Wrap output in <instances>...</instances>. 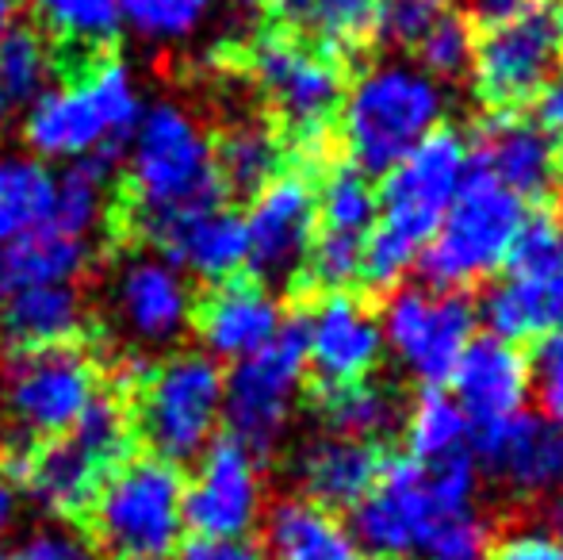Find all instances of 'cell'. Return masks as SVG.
Listing matches in <instances>:
<instances>
[{
	"mask_svg": "<svg viewBox=\"0 0 563 560\" xmlns=\"http://www.w3.org/2000/svg\"><path fill=\"white\" fill-rule=\"evenodd\" d=\"M54 173L31 154H0V250L51 227Z\"/></svg>",
	"mask_w": 563,
	"mask_h": 560,
	"instance_id": "29",
	"label": "cell"
},
{
	"mask_svg": "<svg viewBox=\"0 0 563 560\" xmlns=\"http://www.w3.org/2000/svg\"><path fill=\"white\" fill-rule=\"evenodd\" d=\"M467 177H472L467 139L452 128H438L384 173V185L376 188V231L391 234L395 242L422 257V246L433 239Z\"/></svg>",
	"mask_w": 563,
	"mask_h": 560,
	"instance_id": "12",
	"label": "cell"
},
{
	"mask_svg": "<svg viewBox=\"0 0 563 560\" xmlns=\"http://www.w3.org/2000/svg\"><path fill=\"white\" fill-rule=\"evenodd\" d=\"M142 92L119 58H97L77 81L46 89L27 105L23 142L38 162H115L139 128Z\"/></svg>",
	"mask_w": 563,
	"mask_h": 560,
	"instance_id": "4",
	"label": "cell"
},
{
	"mask_svg": "<svg viewBox=\"0 0 563 560\" xmlns=\"http://www.w3.org/2000/svg\"><path fill=\"white\" fill-rule=\"evenodd\" d=\"M66 438L77 441V446H81L104 472H112L115 464L126 461V449H131V441H134V430H131L126 411L115 404V399L97 396L89 404V411L77 419V426L66 433Z\"/></svg>",
	"mask_w": 563,
	"mask_h": 560,
	"instance_id": "39",
	"label": "cell"
},
{
	"mask_svg": "<svg viewBox=\"0 0 563 560\" xmlns=\"http://www.w3.org/2000/svg\"><path fill=\"white\" fill-rule=\"evenodd\" d=\"M12 560H100V553L92 549V541H85L77 530L69 526H38L27 538L15 546V553H8Z\"/></svg>",
	"mask_w": 563,
	"mask_h": 560,
	"instance_id": "44",
	"label": "cell"
},
{
	"mask_svg": "<svg viewBox=\"0 0 563 560\" xmlns=\"http://www.w3.org/2000/svg\"><path fill=\"white\" fill-rule=\"evenodd\" d=\"M384 358L407 381L422 388H441L452 376L460 353L475 338L479 315L464 292L438 288V284H399L387 292L376 311Z\"/></svg>",
	"mask_w": 563,
	"mask_h": 560,
	"instance_id": "7",
	"label": "cell"
},
{
	"mask_svg": "<svg viewBox=\"0 0 563 560\" xmlns=\"http://www.w3.org/2000/svg\"><path fill=\"white\" fill-rule=\"evenodd\" d=\"M54 77V51L43 39V31L20 28L15 23L0 39V92L8 105H31L51 89Z\"/></svg>",
	"mask_w": 563,
	"mask_h": 560,
	"instance_id": "36",
	"label": "cell"
},
{
	"mask_svg": "<svg viewBox=\"0 0 563 560\" xmlns=\"http://www.w3.org/2000/svg\"><path fill=\"white\" fill-rule=\"evenodd\" d=\"M384 472L376 441L345 438V433H314L291 461L299 495L322 510H353Z\"/></svg>",
	"mask_w": 563,
	"mask_h": 560,
	"instance_id": "24",
	"label": "cell"
},
{
	"mask_svg": "<svg viewBox=\"0 0 563 560\" xmlns=\"http://www.w3.org/2000/svg\"><path fill=\"white\" fill-rule=\"evenodd\" d=\"M265 560H376L368 557L334 510L307 503L303 495L280 499L265 515Z\"/></svg>",
	"mask_w": 563,
	"mask_h": 560,
	"instance_id": "26",
	"label": "cell"
},
{
	"mask_svg": "<svg viewBox=\"0 0 563 560\" xmlns=\"http://www.w3.org/2000/svg\"><path fill=\"white\" fill-rule=\"evenodd\" d=\"M173 560H265V549L250 538H192Z\"/></svg>",
	"mask_w": 563,
	"mask_h": 560,
	"instance_id": "46",
	"label": "cell"
},
{
	"mask_svg": "<svg viewBox=\"0 0 563 560\" xmlns=\"http://www.w3.org/2000/svg\"><path fill=\"white\" fill-rule=\"evenodd\" d=\"M284 307L276 292L261 281H238L230 277L208 292L196 307V334L211 361H242L250 353L265 350L276 334L284 330Z\"/></svg>",
	"mask_w": 563,
	"mask_h": 560,
	"instance_id": "22",
	"label": "cell"
},
{
	"mask_svg": "<svg viewBox=\"0 0 563 560\" xmlns=\"http://www.w3.org/2000/svg\"><path fill=\"white\" fill-rule=\"evenodd\" d=\"M472 457L514 499H556L563 492V426L544 415L518 411L479 426Z\"/></svg>",
	"mask_w": 563,
	"mask_h": 560,
	"instance_id": "18",
	"label": "cell"
},
{
	"mask_svg": "<svg viewBox=\"0 0 563 560\" xmlns=\"http://www.w3.org/2000/svg\"><path fill=\"white\" fill-rule=\"evenodd\" d=\"M15 28V0H0V39Z\"/></svg>",
	"mask_w": 563,
	"mask_h": 560,
	"instance_id": "50",
	"label": "cell"
},
{
	"mask_svg": "<svg viewBox=\"0 0 563 560\" xmlns=\"http://www.w3.org/2000/svg\"><path fill=\"white\" fill-rule=\"evenodd\" d=\"M449 12L452 0H376L372 31L391 46H415Z\"/></svg>",
	"mask_w": 563,
	"mask_h": 560,
	"instance_id": "41",
	"label": "cell"
},
{
	"mask_svg": "<svg viewBox=\"0 0 563 560\" xmlns=\"http://www.w3.org/2000/svg\"><path fill=\"white\" fill-rule=\"evenodd\" d=\"M307 281L327 292H345L361 281V239H341V234H319L303 265Z\"/></svg>",
	"mask_w": 563,
	"mask_h": 560,
	"instance_id": "42",
	"label": "cell"
},
{
	"mask_svg": "<svg viewBox=\"0 0 563 560\" xmlns=\"http://www.w3.org/2000/svg\"><path fill=\"white\" fill-rule=\"evenodd\" d=\"M552 23H556V35H560V46H563V0H556V12H552Z\"/></svg>",
	"mask_w": 563,
	"mask_h": 560,
	"instance_id": "52",
	"label": "cell"
},
{
	"mask_svg": "<svg viewBox=\"0 0 563 560\" xmlns=\"http://www.w3.org/2000/svg\"><path fill=\"white\" fill-rule=\"evenodd\" d=\"M284 157L288 146L276 135V128H268L265 120H242L219 139L216 146V165L219 180L230 193H261L268 180H276L284 173Z\"/></svg>",
	"mask_w": 563,
	"mask_h": 560,
	"instance_id": "32",
	"label": "cell"
},
{
	"mask_svg": "<svg viewBox=\"0 0 563 560\" xmlns=\"http://www.w3.org/2000/svg\"><path fill=\"white\" fill-rule=\"evenodd\" d=\"M245 223V265L261 284L296 281L319 239L314 185L303 173H280L261 193H253Z\"/></svg>",
	"mask_w": 563,
	"mask_h": 560,
	"instance_id": "15",
	"label": "cell"
},
{
	"mask_svg": "<svg viewBox=\"0 0 563 560\" xmlns=\"http://www.w3.org/2000/svg\"><path fill=\"white\" fill-rule=\"evenodd\" d=\"M303 381L307 358L296 319L284 322V330L265 350L234 361V369L223 373V422L230 441L250 449L257 461L276 453L288 438L291 419H296Z\"/></svg>",
	"mask_w": 563,
	"mask_h": 560,
	"instance_id": "10",
	"label": "cell"
},
{
	"mask_svg": "<svg viewBox=\"0 0 563 560\" xmlns=\"http://www.w3.org/2000/svg\"><path fill=\"white\" fill-rule=\"evenodd\" d=\"M526 200L472 169L433 239L422 246V277L438 288L464 292L506 270L526 227Z\"/></svg>",
	"mask_w": 563,
	"mask_h": 560,
	"instance_id": "6",
	"label": "cell"
},
{
	"mask_svg": "<svg viewBox=\"0 0 563 560\" xmlns=\"http://www.w3.org/2000/svg\"><path fill=\"white\" fill-rule=\"evenodd\" d=\"M319 419L330 433L345 438L379 441L399 430L402 404L391 384H379L376 376L353 384H330L319 392Z\"/></svg>",
	"mask_w": 563,
	"mask_h": 560,
	"instance_id": "30",
	"label": "cell"
},
{
	"mask_svg": "<svg viewBox=\"0 0 563 560\" xmlns=\"http://www.w3.org/2000/svg\"><path fill=\"white\" fill-rule=\"evenodd\" d=\"M223 426V369L203 350L173 353L142 376L139 433L162 461H196Z\"/></svg>",
	"mask_w": 563,
	"mask_h": 560,
	"instance_id": "9",
	"label": "cell"
},
{
	"mask_svg": "<svg viewBox=\"0 0 563 560\" xmlns=\"http://www.w3.org/2000/svg\"><path fill=\"white\" fill-rule=\"evenodd\" d=\"M223 193L216 142L200 120L173 100L150 105L131 135V200L142 239H154L192 211L216 208Z\"/></svg>",
	"mask_w": 563,
	"mask_h": 560,
	"instance_id": "2",
	"label": "cell"
},
{
	"mask_svg": "<svg viewBox=\"0 0 563 560\" xmlns=\"http://www.w3.org/2000/svg\"><path fill=\"white\" fill-rule=\"evenodd\" d=\"M487 560H563V541L549 526H514L506 538H498L490 546Z\"/></svg>",
	"mask_w": 563,
	"mask_h": 560,
	"instance_id": "45",
	"label": "cell"
},
{
	"mask_svg": "<svg viewBox=\"0 0 563 560\" xmlns=\"http://www.w3.org/2000/svg\"><path fill=\"white\" fill-rule=\"evenodd\" d=\"M245 66L261 97L288 123L291 142L307 154H319L327 146L330 116L338 112L345 92V77L334 54L303 43L291 31H265L253 39Z\"/></svg>",
	"mask_w": 563,
	"mask_h": 560,
	"instance_id": "11",
	"label": "cell"
},
{
	"mask_svg": "<svg viewBox=\"0 0 563 560\" xmlns=\"http://www.w3.org/2000/svg\"><path fill=\"white\" fill-rule=\"evenodd\" d=\"M291 35L314 39L327 54L356 51L372 35L376 0H268Z\"/></svg>",
	"mask_w": 563,
	"mask_h": 560,
	"instance_id": "33",
	"label": "cell"
},
{
	"mask_svg": "<svg viewBox=\"0 0 563 560\" xmlns=\"http://www.w3.org/2000/svg\"><path fill=\"white\" fill-rule=\"evenodd\" d=\"M112 319L131 342L173 345L192 330L196 296L188 273H180L162 254H131L115 265L108 288Z\"/></svg>",
	"mask_w": 563,
	"mask_h": 560,
	"instance_id": "17",
	"label": "cell"
},
{
	"mask_svg": "<svg viewBox=\"0 0 563 560\" xmlns=\"http://www.w3.org/2000/svg\"><path fill=\"white\" fill-rule=\"evenodd\" d=\"M549 530L563 541V492L552 499V526H549Z\"/></svg>",
	"mask_w": 563,
	"mask_h": 560,
	"instance_id": "51",
	"label": "cell"
},
{
	"mask_svg": "<svg viewBox=\"0 0 563 560\" xmlns=\"http://www.w3.org/2000/svg\"><path fill=\"white\" fill-rule=\"evenodd\" d=\"M119 23L146 43H180L208 23L219 0H115Z\"/></svg>",
	"mask_w": 563,
	"mask_h": 560,
	"instance_id": "38",
	"label": "cell"
},
{
	"mask_svg": "<svg viewBox=\"0 0 563 560\" xmlns=\"http://www.w3.org/2000/svg\"><path fill=\"white\" fill-rule=\"evenodd\" d=\"M449 92L418 62L384 58L345 85L338 105V139L349 165L384 177L422 139L445 128Z\"/></svg>",
	"mask_w": 563,
	"mask_h": 560,
	"instance_id": "1",
	"label": "cell"
},
{
	"mask_svg": "<svg viewBox=\"0 0 563 560\" xmlns=\"http://www.w3.org/2000/svg\"><path fill=\"white\" fill-rule=\"evenodd\" d=\"M150 242L180 273H192V277L211 284L230 281L245 265V223L238 211L223 208V204L162 227Z\"/></svg>",
	"mask_w": 563,
	"mask_h": 560,
	"instance_id": "25",
	"label": "cell"
},
{
	"mask_svg": "<svg viewBox=\"0 0 563 560\" xmlns=\"http://www.w3.org/2000/svg\"><path fill=\"white\" fill-rule=\"evenodd\" d=\"M89 510L108 560H173L185 534V480L162 457L123 461L104 476Z\"/></svg>",
	"mask_w": 563,
	"mask_h": 560,
	"instance_id": "5",
	"label": "cell"
},
{
	"mask_svg": "<svg viewBox=\"0 0 563 560\" xmlns=\"http://www.w3.org/2000/svg\"><path fill=\"white\" fill-rule=\"evenodd\" d=\"M533 108H537V120H533L537 128L560 142L563 139V62L544 77V85L533 97Z\"/></svg>",
	"mask_w": 563,
	"mask_h": 560,
	"instance_id": "47",
	"label": "cell"
},
{
	"mask_svg": "<svg viewBox=\"0 0 563 560\" xmlns=\"http://www.w3.org/2000/svg\"><path fill=\"white\" fill-rule=\"evenodd\" d=\"M472 4V20L479 23L483 31L503 28V23H514L521 15H529L533 8H541V0H467Z\"/></svg>",
	"mask_w": 563,
	"mask_h": 560,
	"instance_id": "48",
	"label": "cell"
},
{
	"mask_svg": "<svg viewBox=\"0 0 563 560\" xmlns=\"http://www.w3.org/2000/svg\"><path fill=\"white\" fill-rule=\"evenodd\" d=\"M4 120H8V100H4V92H0V131H4Z\"/></svg>",
	"mask_w": 563,
	"mask_h": 560,
	"instance_id": "53",
	"label": "cell"
},
{
	"mask_svg": "<svg viewBox=\"0 0 563 560\" xmlns=\"http://www.w3.org/2000/svg\"><path fill=\"white\" fill-rule=\"evenodd\" d=\"M38 15L66 43V51L89 54L108 46L119 35L115 0H35Z\"/></svg>",
	"mask_w": 563,
	"mask_h": 560,
	"instance_id": "37",
	"label": "cell"
},
{
	"mask_svg": "<svg viewBox=\"0 0 563 560\" xmlns=\"http://www.w3.org/2000/svg\"><path fill=\"white\" fill-rule=\"evenodd\" d=\"M0 560H12V557H8V553H4V549H0Z\"/></svg>",
	"mask_w": 563,
	"mask_h": 560,
	"instance_id": "54",
	"label": "cell"
},
{
	"mask_svg": "<svg viewBox=\"0 0 563 560\" xmlns=\"http://www.w3.org/2000/svg\"><path fill=\"white\" fill-rule=\"evenodd\" d=\"M452 399L464 407L472 426L503 422L526 411L533 384H529V358L518 342L495 334H475L452 369Z\"/></svg>",
	"mask_w": 563,
	"mask_h": 560,
	"instance_id": "23",
	"label": "cell"
},
{
	"mask_svg": "<svg viewBox=\"0 0 563 560\" xmlns=\"http://www.w3.org/2000/svg\"><path fill=\"white\" fill-rule=\"evenodd\" d=\"M108 169H112L108 162L85 157V162H69L66 173H54V231L89 242L108 208Z\"/></svg>",
	"mask_w": 563,
	"mask_h": 560,
	"instance_id": "35",
	"label": "cell"
},
{
	"mask_svg": "<svg viewBox=\"0 0 563 560\" xmlns=\"http://www.w3.org/2000/svg\"><path fill=\"white\" fill-rule=\"evenodd\" d=\"M487 334L506 342L563 334V219L552 211L526 216L506 277L483 292L475 307Z\"/></svg>",
	"mask_w": 563,
	"mask_h": 560,
	"instance_id": "8",
	"label": "cell"
},
{
	"mask_svg": "<svg viewBox=\"0 0 563 560\" xmlns=\"http://www.w3.org/2000/svg\"><path fill=\"white\" fill-rule=\"evenodd\" d=\"M185 484V530L196 538H250L265 518V472L238 441H211Z\"/></svg>",
	"mask_w": 563,
	"mask_h": 560,
	"instance_id": "16",
	"label": "cell"
},
{
	"mask_svg": "<svg viewBox=\"0 0 563 560\" xmlns=\"http://www.w3.org/2000/svg\"><path fill=\"white\" fill-rule=\"evenodd\" d=\"M303 334L307 373L330 384H353L376 376L384 361V338H379V319L361 296L349 292H327L311 311L299 319Z\"/></svg>",
	"mask_w": 563,
	"mask_h": 560,
	"instance_id": "19",
	"label": "cell"
},
{
	"mask_svg": "<svg viewBox=\"0 0 563 560\" xmlns=\"http://www.w3.org/2000/svg\"><path fill=\"white\" fill-rule=\"evenodd\" d=\"M399 426L402 441H407V457L418 464H441L452 461V457L472 453V419L441 388H426L402 411Z\"/></svg>",
	"mask_w": 563,
	"mask_h": 560,
	"instance_id": "31",
	"label": "cell"
},
{
	"mask_svg": "<svg viewBox=\"0 0 563 560\" xmlns=\"http://www.w3.org/2000/svg\"><path fill=\"white\" fill-rule=\"evenodd\" d=\"M12 518H15V484L0 472V534L12 526Z\"/></svg>",
	"mask_w": 563,
	"mask_h": 560,
	"instance_id": "49",
	"label": "cell"
},
{
	"mask_svg": "<svg viewBox=\"0 0 563 560\" xmlns=\"http://www.w3.org/2000/svg\"><path fill=\"white\" fill-rule=\"evenodd\" d=\"M479 464L472 453L441 464L410 457L384 464L372 492L353 507L349 534L376 560H422L430 538L456 510L475 507Z\"/></svg>",
	"mask_w": 563,
	"mask_h": 560,
	"instance_id": "3",
	"label": "cell"
},
{
	"mask_svg": "<svg viewBox=\"0 0 563 560\" xmlns=\"http://www.w3.org/2000/svg\"><path fill=\"white\" fill-rule=\"evenodd\" d=\"M418 51V66L433 77V81H452V77H464L472 66L475 54V31L467 20H460L456 12L441 15L430 31L415 43Z\"/></svg>",
	"mask_w": 563,
	"mask_h": 560,
	"instance_id": "40",
	"label": "cell"
},
{
	"mask_svg": "<svg viewBox=\"0 0 563 560\" xmlns=\"http://www.w3.org/2000/svg\"><path fill=\"white\" fill-rule=\"evenodd\" d=\"M89 262L92 250L85 239L62 234L54 227L23 234L0 250V299L23 288H43V284H74L89 270Z\"/></svg>",
	"mask_w": 563,
	"mask_h": 560,
	"instance_id": "28",
	"label": "cell"
},
{
	"mask_svg": "<svg viewBox=\"0 0 563 560\" xmlns=\"http://www.w3.org/2000/svg\"><path fill=\"white\" fill-rule=\"evenodd\" d=\"M472 150V169L490 177L495 185L510 188L521 200H549L563 185V150L552 135H544L533 120L514 112H495L483 120Z\"/></svg>",
	"mask_w": 563,
	"mask_h": 560,
	"instance_id": "20",
	"label": "cell"
},
{
	"mask_svg": "<svg viewBox=\"0 0 563 560\" xmlns=\"http://www.w3.org/2000/svg\"><path fill=\"white\" fill-rule=\"evenodd\" d=\"M97 396V365L74 345L20 350L4 373V407L27 438H66Z\"/></svg>",
	"mask_w": 563,
	"mask_h": 560,
	"instance_id": "13",
	"label": "cell"
},
{
	"mask_svg": "<svg viewBox=\"0 0 563 560\" xmlns=\"http://www.w3.org/2000/svg\"><path fill=\"white\" fill-rule=\"evenodd\" d=\"M314 211H319L322 234H341V239H368V231L379 219V196L368 173L353 165H338L314 188Z\"/></svg>",
	"mask_w": 563,
	"mask_h": 560,
	"instance_id": "34",
	"label": "cell"
},
{
	"mask_svg": "<svg viewBox=\"0 0 563 560\" xmlns=\"http://www.w3.org/2000/svg\"><path fill=\"white\" fill-rule=\"evenodd\" d=\"M0 472H4L12 484H20L23 492H27V499L35 503L43 515L58 518V523H69V518L85 515L108 476V472L69 438H51L46 446H27V441L12 446Z\"/></svg>",
	"mask_w": 563,
	"mask_h": 560,
	"instance_id": "21",
	"label": "cell"
},
{
	"mask_svg": "<svg viewBox=\"0 0 563 560\" xmlns=\"http://www.w3.org/2000/svg\"><path fill=\"white\" fill-rule=\"evenodd\" d=\"M0 330L20 350L69 345L85 330V299L74 284H43L4 296Z\"/></svg>",
	"mask_w": 563,
	"mask_h": 560,
	"instance_id": "27",
	"label": "cell"
},
{
	"mask_svg": "<svg viewBox=\"0 0 563 560\" xmlns=\"http://www.w3.org/2000/svg\"><path fill=\"white\" fill-rule=\"evenodd\" d=\"M529 384L544 419L563 426V334L544 338L537 345V353L529 358Z\"/></svg>",
	"mask_w": 563,
	"mask_h": 560,
	"instance_id": "43",
	"label": "cell"
},
{
	"mask_svg": "<svg viewBox=\"0 0 563 560\" xmlns=\"http://www.w3.org/2000/svg\"><path fill=\"white\" fill-rule=\"evenodd\" d=\"M560 66V35L544 8L503 28H490L475 39V54L467 77L475 97L495 112H514L537 97L544 77Z\"/></svg>",
	"mask_w": 563,
	"mask_h": 560,
	"instance_id": "14",
	"label": "cell"
}]
</instances>
